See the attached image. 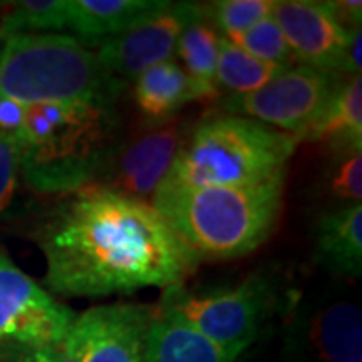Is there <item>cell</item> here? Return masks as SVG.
I'll list each match as a JSON object with an SVG mask.
<instances>
[{"label": "cell", "instance_id": "44dd1931", "mask_svg": "<svg viewBox=\"0 0 362 362\" xmlns=\"http://www.w3.org/2000/svg\"><path fill=\"white\" fill-rule=\"evenodd\" d=\"M66 28V0H23L0 23V37L13 33H51Z\"/></svg>", "mask_w": 362, "mask_h": 362}, {"label": "cell", "instance_id": "8992f818", "mask_svg": "<svg viewBox=\"0 0 362 362\" xmlns=\"http://www.w3.org/2000/svg\"><path fill=\"white\" fill-rule=\"evenodd\" d=\"M274 298L270 282L254 274L240 284L204 292L175 286L163 292L156 308L192 326L235 362L258 338Z\"/></svg>", "mask_w": 362, "mask_h": 362}, {"label": "cell", "instance_id": "7c38bea8", "mask_svg": "<svg viewBox=\"0 0 362 362\" xmlns=\"http://www.w3.org/2000/svg\"><path fill=\"white\" fill-rule=\"evenodd\" d=\"M272 16L284 33L296 61L324 73H344L352 33L361 26L346 28L338 21L330 2L276 0Z\"/></svg>", "mask_w": 362, "mask_h": 362}, {"label": "cell", "instance_id": "d6986e66", "mask_svg": "<svg viewBox=\"0 0 362 362\" xmlns=\"http://www.w3.org/2000/svg\"><path fill=\"white\" fill-rule=\"evenodd\" d=\"M221 37L214 26L204 23V18L195 21L181 33L177 40V59L181 61V69L194 78L197 85L216 97V66H218V52H220Z\"/></svg>", "mask_w": 362, "mask_h": 362}, {"label": "cell", "instance_id": "5b68a950", "mask_svg": "<svg viewBox=\"0 0 362 362\" xmlns=\"http://www.w3.org/2000/svg\"><path fill=\"white\" fill-rule=\"evenodd\" d=\"M298 143L294 135L247 117H209L183 141L165 180L221 187L262 185L286 177Z\"/></svg>", "mask_w": 362, "mask_h": 362}, {"label": "cell", "instance_id": "8fae6325", "mask_svg": "<svg viewBox=\"0 0 362 362\" xmlns=\"http://www.w3.org/2000/svg\"><path fill=\"white\" fill-rule=\"evenodd\" d=\"M290 362H362V310L350 296L322 298L292 316L286 330Z\"/></svg>", "mask_w": 362, "mask_h": 362}, {"label": "cell", "instance_id": "4316f807", "mask_svg": "<svg viewBox=\"0 0 362 362\" xmlns=\"http://www.w3.org/2000/svg\"><path fill=\"white\" fill-rule=\"evenodd\" d=\"M33 362H73L71 356L66 354L65 349L61 344L57 346H47V349H39V350H30L28 352Z\"/></svg>", "mask_w": 362, "mask_h": 362}, {"label": "cell", "instance_id": "83f0119b", "mask_svg": "<svg viewBox=\"0 0 362 362\" xmlns=\"http://www.w3.org/2000/svg\"><path fill=\"white\" fill-rule=\"evenodd\" d=\"M21 362H33L30 354H28V352H23V356H21Z\"/></svg>", "mask_w": 362, "mask_h": 362}, {"label": "cell", "instance_id": "30bf717a", "mask_svg": "<svg viewBox=\"0 0 362 362\" xmlns=\"http://www.w3.org/2000/svg\"><path fill=\"white\" fill-rule=\"evenodd\" d=\"M156 306L115 302L75 314L61 346L73 362H145Z\"/></svg>", "mask_w": 362, "mask_h": 362}, {"label": "cell", "instance_id": "cb8c5ba5", "mask_svg": "<svg viewBox=\"0 0 362 362\" xmlns=\"http://www.w3.org/2000/svg\"><path fill=\"white\" fill-rule=\"evenodd\" d=\"M21 185V149L14 135L0 133V221L16 204Z\"/></svg>", "mask_w": 362, "mask_h": 362}, {"label": "cell", "instance_id": "4fadbf2b", "mask_svg": "<svg viewBox=\"0 0 362 362\" xmlns=\"http://www.w3.org/2000/svg\"><path fill=\"white\" fill-rule=\"evenodd\" d=\"M183 141L177 123H165L147 131L127 145L117 147L95 183L125 197L143 202L147 197L151 199L159 183L168 177Z\"/></svg>", "mask_w": 362, "mask_h": 362}, {"label": "cell", "instance_id": "9c48e42d", "mask_svg": "<svg viewBox=\"0 0 362 362\" xmlns=\"http://www.w3.org/2000/svg\"><path fill=\"white\" fill-rule=\"evenodd\" d=\"M199 18L204 13L195 2L157 0L129 28L99 42L95 52L113 77L135 81L147 69L171 61L181 33Z\"/></svg>", "mask_w": 362, "mask_h": 362}, {"label": "cell", "instance_id": "5bb4252c", "mask_svg": "<svg viewBox=\"0 0 362 362\" xmlns=\"http://www.w3.org/2000/svg\"><path fill=\"white\" fill-rule=\"evenodd\" d=\"M316 258L342 278L362 274V206L346 204L320 216L316 223Z\"/></svg>", "mask_w": 362, "mask_h": 362}, {"label": "cell", "instance_id": "9a60e30c", "mask_svg": "<svg viewBox=\"0 0 362 362\" xmlns=\"http://www.w3.org/2000/svg\"><path fill=\"white\" fill-rule=\"evenodd\" d=\"M197 99H211V95L173 59L147 69L135 78L137 107L143 115L153 121H168L181 107Z\"/></svg>", "mask_w": 362, "mask_h": 362}, {"label": "cell", "instance_id": "e0dca14e", "mask_svg": "<svg viewBox=\"0 0 362 362\" xmlns=\"http://www.w3.org/2000/svg\"><path fill=\"white\" fill-rule=\"evenodd\" d=\"M145 362H233L211 340L165 312L157 310L147 332Z\"/></svg>", "mask_w": 362, "mask_h": 362}, {"label": "cell", "instance_id": "3957f363", "mask_svg": "<svg viewBox=\"0 0 362 362\" xmlns=\"http://www.w3.org/2000/svg\"><path fill=\"white\" fill-rule=\"evenodd\" d=\"M14 137L21 180L35 194L57 197L95 183L119 147L111 105H30Z\"/></svg>", "mask_w": 362, "mask_h": 362}, {"label": "cell", "instance_id": "52a82bcc", "mask_svg": "<svg viewBox=\"0 0 362 362\" xmlns=\"http://www.w3.org/2000/svg\"><path fill=\"white\" fill-rule=\"evenodd\" d=\"M75 312L0 252V346L21 352L63 342Z\"/></svg>", "mask_w": 362, "mask_h": 362}, {"label": "cell", "instance_id": "ffe728a7", "mask_svg": "<svg viewBox=\"0 0 362 362\" xmlns=\"http://www.w3.org/2000/svg\"><path fill=\"white\" fill-rule=\"evenodd\" d=\"M282 66L270 65L254 59L252 54L242 51L240 47L232 45L228 39L221 37L220 52H218V66H216V85L218 89L223 87L232 95H247L254 93L272 78L278 77Z\"/></svg>", "mask_w": 362, "mask_h": 362}, {"label": "cell", "instance_id": "2e32d148", "mask_svg": "<svg viewBox=\"0 0 362 362\" xmlns=\"http://www.w3.org/2000/svg\"><path fill=\"white\" fill-rule=\"evenodd\" d=\"M157 0H66V28L83 42H103L149 13Z\"/></svg>", "mask_w": 362, "mask_h": 362}, {"label": "cell", "instance_id": "603a6c76", "mask_svg": "<svg viewBox=\"0 0 362 362\" xmlns=\"http://www.w3.org/2000/svg\"><path fill=\"white\" fill-rule=\"evenodd\" d=\"M276 0H220L211 4L216 25L223 39L232 40L274 13Z\"/></svg>", "mask_w": 362, "mask_h": 362}, {"label": "cell", "instance_id": "7402d4cb", "mask_svg": "<svg viewBox=\"0 0 362 362\" xmlns=\"http://www.w3.org/2000/svg\"><path fill=\"white\" fill-rule=\"evenodd\" d=\"M230 42L240 47L242 51H246L247 54H252L254 59L270 63V65L290 69L296 63L294 54L286 42L284 33L280 30L274 16L259 21L258 25L247 28L246 33H242L240 37H235Z\"/></svg>", "mask_w": 362, "mask_h": 362}, {"label": "cell", "instance_id": "7a4b0ae2", "mask_svg": "<svg viewBox=\"0 0 362 362\" xmlns=\"http://www.w3.org/2000/svg\"><path fill=\"white\" fill-rule=\"evenodd\" d=\"M284 177L252 187L192 185L163 180L151 206L199 259H233L256 252L274 232Z\"/></svg>", "mask_w": 362, "mask_h": 362}, {"label": "cell", "instance_id": "484cf974", "mask_svg": "<svg viewBox=\"0 0 362 362\" xmlns=\"http://www.w3.org/2000/svg\"><path fill=\"white\" fill-rule=\"evenodd\" d=\"M26 117V105L0 95V133L16 135L23 129Z\"/></svg>", "mask_w": 362, "mask_h": 362}, {"label": "cell", "instance_id": "277c9868", "mask_svg": "<svg viewBox=\"0 0 362 362\" xmlns=\"http://www.w3.org/2000/svg\"><path fill=\"white\" fill-rule=\"evenodd\" d=\"M115 78L87 42L61 33L0 37V95L26 105H113Z\"/></svg>", "mask_w": 362, "mask_h": 362}, {"label": "cell", "instance_id": "6da1fadb", "mask_svg": "<svg viewBox=\"0 0 362 362\" xmlns=\"http://www.w3.org/2000/svg\"><path fill=\"white\" fill-rule=\"evenodd\" d=\"M35 240L47 264L45 282L65 298L165 292L183 286L199 264L151 202L97 183L61 195Z\"/></svg>", "mask_w": 362, "mask_h": 362}, {"label": "cell", "instance_id": "ba28073f", "mask_svg": "<svg viewBox=\"0 0 362 362\" xmlns=\"http://www.w3.org/2000/svg\"><path fill=\"white\" fill-rule=\"evenodd\" d=\"M334 87L332 73L304 65L290 66L254 93L228 97L226 109L302 141L322 115Z\"/></svg>", "mask_w": 362, "mask_h": 362}, {"label": "cell", "instance_id": "ac0fdd59", "mask_svg": "<svg viewBox=\"0 0 362 362\" xmlns=\"http://www.w3.org/2000/svg\"><path fill=\"white\" fill-rule=\"evenodd\" d=\"M304 139L344 143L349 151H362V77L354 75L334 87L322 115Z\"/></svg>", "mask_w": 362, "mask_h": 362}, {"label": "cell", "instance_id": "f1b7e54d", "mask_svg": "<svg viewBox=\"0 0 362 362\" xmlns=\"http://www.w3.org/2000/svg\"><path fill=\"white\" fill-rule=\"evenodd\" d=\"M0 6H2V4H0Z\"/></svg>", "mask_w": 362, "mask_h": 362}, {"label": "cell", "instance_id": "d4e9b609", "mask_svg": "<svg viewBox=\"0 0 362 362\" xmlns=\"http://www.w3.org/2000/svg\"><path fill=\"white\" fill-rule=\"evenodd\" d=\"M330 189L340 199L349 204H361L362 199V151H349L346 157L338 163L332 177Z\"/></svg>", "mask_w": 362, "mask_h": 362}]
</instances>
